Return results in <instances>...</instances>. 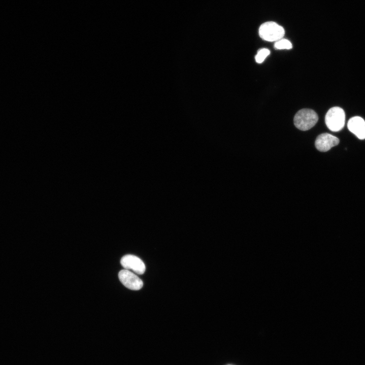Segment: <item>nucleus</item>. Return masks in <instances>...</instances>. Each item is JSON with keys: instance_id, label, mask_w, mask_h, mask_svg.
I'll return each mask as SVG.
<instances>
[{"instance_id": "obj_1", "label": "nucleus", "mask_w": 365, "mask_h": 365, "mask_svg": "<svg viewBox=\"0 0 365 365\" xmlns=\"http://www.w3.org/2000/svg\"><path fill=\"white\" fill-rule=\"evenodd\" d=\"M318 115L315 111L303 109L295 115L294 123L298 129L306 131L314 127L318 123Z\"/></svg>"}, {"instance_id": "obj_2", "label": "nucleus", "mask_w": 365, "mask_h": 365, "mask_svg": "<svg viewBox=\"0 0 365 365\" xmlns=\"http://www.w3.org/2000/svg\"><path fill=\"white\" fill-rule=\"evenodd\" d=\"M259 34L260 37L265 41L276 42L283 38L285 31L282 27L276 23L269 22L260 27Z\"/></svg>"}, {"instance_id": "obj_3", "label": "nucleus", "mask_w": 365, "mask_h": 365, "mask_svg": "<svg viewBox=\"0 0 365 365\" xmlns=\"http://www.w3.org/2000/svg\"><path fill=\"white\" fill-rule=\"evenodd\" d=\"M325 123L330 131L334 132L341 131L345 123V114L344 110L338 107L330 109L326 115Z\"/></svg>"}, {"instance_id": "obj_4", "label": "nucleus", "mask_w": 365, "mask_h": 365, "mask_svg": "<svg viewBox=\"0 0 365 365\" xmlns=\"http://www.w3.org/2000/svg\"><path fill=\"white\" fill-rule=\"evenodd\" d=\"M118 277L122 284L130 290H139L143 286V282L140 278L128 270H121L118 274Z\"/></svg>"}, {"instance_id": "obj_5", "label": "nucleus", "mask_w": 365, "mask_h": 365, "mask_svg": "<svg viewBox=\"0 0 365 365\" xmlns=\"http://www.w3.org/2000/svg\"><path fill=\"white\" fill-rule=\"evenodd\" d=\"M121 265L127 270H132L137 274H143L146 266L143 261L138 257L132 255H126L121 260Z\"/></svg>"}, {"instance_id": "obj_6", "label": "nucleus", "mask_w": 365, "mask_h": 365, "mask_svg": "<svg viewBox=\"0 0 365 365\" xmlns=\"http://www.w3.org/2000/svg\"><path fill=\"white\" fill-rule=\"evenodd\" d=\"M339 143V138L328 133L319 135L316 140L315 146L320 151L326 152Z\"/></svg>"}, {"instance_id": "obj_7", "label": "nucleus", "mask_w": 365, "mask_h": 365, "mask_svg": "<svg viewBox=\"0 0 365 365\" xmlns=\"http://www.w3.org/2000/svg\"><path fill=\"white\" fill-rule=\"evenodd\" d=\"M347 128L360 140L365 139V121L362 117L351 118L347 124Z\"/></svg>"}, {"instance_id": "obj_8", "label": "nucleus", "mask_w": 365, "mask_h": 365, "mask_svg": "<svg viewBox=\"0 0 365 365\" xmlns=\"http://www.w3.org/2000/svg\"><path fill=\"white\" fill-rule=\"evenodd\" d=\"M270 54V50L268 49L262 48L260 49L255 57L256 62L258 64L263 63Z\"/></svg>"}, {"instance_id": "obj_9", "label": "nucleus", "mask_w": 365, "mask_h": 365, "mask_svg": "<svg viewBox=\"0 0 365 365\" xmlns=\"http://www.w3.org/2000/svg\"><path fill=\"white\" fill-rule=\"evenodd\" d=\"M274 47L276 49H291L293 46L291 42L286 39H281V40L276 41L274 43Z\"/></svg>"}]
</instances>
